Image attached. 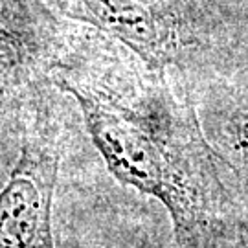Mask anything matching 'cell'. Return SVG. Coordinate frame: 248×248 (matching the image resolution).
Returning <instances> with one entry per match:
<instances>
[{
  "instance_id": "cell-1",
  "label": "cell",
  "mask_w": 248,
  "mask_h": 248,
  "mask_svg": "<svg viewBox=\"0 0 248 248\" xmlns=\"http://www.w3.org/2000/svg\"><path fill=\"white\" fill-rule=\"evenodd\" d=\"M52 85L78 103L110 175L166 208L173 247H248L247 199L169 68L94 30L70 33Z\"/></svg>"
},
{
  "instance_id": "cell-2",
  "label": "cell",
  "mask_w": 248,
  "mask_h": 248,
  "mask_svg": "<svg viewBox=\"0 0 248 248\" xmlns=\"http://www.w3.org/2000/svg\"><path fill=\"white\" fill-rule=\"evenodd\" d=\"M46 94L28 116L20 147L0 189V248H55L53 199L61 164V122Z\"/></svg>"
},
{
  "instance_id": "cell-3",
  "label": "cell",
  "mask_w": 248,
  "mask_h": 248,
  "mask_svg": "<svg viewBox=\"0 0 248 248\" xmlns=\"http://www.w3.org/2000/svg\"><path fill=\"white\" fill-rule=\"evenodd\" d=\"M70 33L37 2L0 0V136L24 127L52 85Z\"/></svg>"
},
{
  "instance_id": "cell-4",
  "label": "cell",
  "mask_w": 248,
  "mask_h": 248,
  "mask_svg": "<svg viewBox=\"0 0 248 248\" xmlns=\"http://www.w3.org/2000/svg\"><path fill=\"white\" fill-rule=\"evenodd\" d=\"M64 17L125 46L153 68L171 70L195 45L191 28L158 0H53Z\"/></svg>"
},
{
  "instance_id": "cell-5",
  "label": "cell",
  "mask_w": 248,
  "mask_h": 248,
  "mask_svg": "<svg viewBox=\"0 0 248 248\" xmlns=\"http://www.w3.org/2000/svg\"><path fill=\"white\" fill-rule=\"evenodd\" d=\"M204 131L213 149L232 169L248 204V99L232 103L213 125H204Z\"/></svg>"
},
{
  "instance_id": "cell-6",
  "label": "cell",
  "mask_w": 248,
  "mask_h": 248,
  "mask_svg": "<svg viewBox=\"0 0 248 248\" xmlns=\"http://www.w3.org/2000/svg\"><path fill=\"white\" fill-rule=\"evenodd\" d=\"M138 248H162V245L158 243L156 237H153V235H145V237L140 241Z\"/></svg>"
},
{
  "instance_id": "cell-7",
  "label": "cell",
  "mask_w": 248,
  "mask_h": 248,
  "mask_svg": "<svg viewBox=\"0 0 248 248\" xmlns=\"http://www.w3.org/2000/svg\"><path fill=\"white\" fill-rule=\"evenodd\" d=\"M247 248H248V247H247Z\"/></svg>"
}]
</instances>
